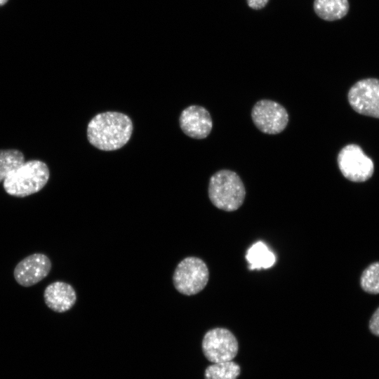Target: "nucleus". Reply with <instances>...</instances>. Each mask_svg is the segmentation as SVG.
Here are the masks:
<instances>
[{"instance_id":"f257e3e1","label":"nucleus","mask_w":379,"mask_h":379,"mask_svg":"<svg viewBox=\"0 0 379 379\" xmlns=\"http://www.w3.org/2000/svg\"><path fill=\"white\" fill-rule=\"evenodd\" d=\"M133 132L131 119L125 114L105 112L96 114L88 124L89 142L103 151H113L124 146Z\"/></svg>"},{"instance_id":"f03ea898","label":"nucleus","mask_w":379,"mask_h":379,"mask_svg":"<svg viewBox=\"0 0 379 379\" xmlns=\"http://www.w3.org/2000/svg\"><path fill=\"white\" fill-rule=\"evenodd\" d=\"M47 164L40 160L25 161L4 180L6 192L11 196L25 197L42 190L48 181Z\"/></svg>"},{"instance_id":"7ed1b4c3","label":"nucleus","mask_w":379,"mask_h":379,"mask_svg":"<svg viewBox=\"0 0 379 379\" xmlns=\"http://www.w3.org/2000/svg\"><path fill=\"white\" fill-rule=\"evenodd\" d=\"M245 196L244 185L235 172L221 170L211 177L208 197L218 208L225 211H236L243 204Z\"/></svg>"},{"instance_id":"20e7f679","label":"nucleus","mask_w":379,"mask_h":379,"mask_svg":"<svg viewBox=\"0 0 379 379\" xmlns=\"http://www.w3.org/2000/svg\"><path fill=\"white\" fill-rule=\"evenodd\" d=\"M209 272L206 264L197 257H187L177 265L173 281L175 289L182 294L193 295L206 286Z\"/></svg>"},{"instance_id":"39448f33","label":"nucleus","mask_w":379,"mask_h":379,"mask_svg":"<svg viewBox=\"0 0 379 379\" xmlns=\"http://www.w3.org/2000/svg\"><path fill=\"white\" fill-rule=\"evenodd\" d=\"M337 161L343 175L352 182H365L374 173L372 159L356 144H350L342 148L338 153Z\"/></svg>"},{"instance_id":"423d86ee","label":"nucleus","mask_w":379,"mask_h":379,"mask_svg":"<svg viewBox=\"0 0 379 379\" xmlns=\"http://www.w3.org/2000/svg\"><path fill=\"white\" fill-rule=\"evenodd\" d=\"M238 348L236 337L225 328L211 329L203 338L204 354L213 364L232 361L237 356Z\"/></svg>"},{"instance_id":"0eeeda50","label":"nucleus","mask_w":379,"mask_h":379,"mask_svg":"<svg viewBox=\"0 0 379 379\" xmlns=\"http://www.w3.org/2000/svg\"><path fill=\"white\" fill-rule=\"evenodd\" d=\"M348 102L357 113L379 119V79L358 81L349 90Z\"/></svg>"},{"instance_id":"6e6552de","label":"nucleus","mask_w":379,"mask_h":379,"mask_svg":"<svg viewBox=\"0 0 379 379\" xmlns=\"http://www.w3.org/2000/svg\"><path fill=\"white\" fill-rule=\"evenodd\" d=\"M255 126L267 134H277L286 127L288 114L286 109L275 101L261 100L253 106L251 112Z\"/></svg>"},{"instance_id":"1a4fd4ad","label":"nucleus","mask_w":379,"mask_h":379,"mask_svg":"<svg viewBox=\"0 0 379 379\" xmlns=\"http://www.w3.org/2000/svg\"><path fill=\"white\" fill-rule=\"evenodd\" d=\"M51 269V262L48 257L36 253L20 261L14 269L13 275L18 284L29 287L44 279Z\"/></svg>"},{"instance_id":"9d476101","label":"nucleus","mask_w":379,"mask_h":379,"mask_svg":"<svg viewBox=\"0 0 379 379\" xmlns=\"http://www.w3.org/2000/svg\"><path fill=\"white\" fill-rule=\"evenodd\" d=\"M179 122L183 133L196 139L206 138L213 127L210 113L206 108L199 105H191L183 109Z\"/></svg>"},{"instance_id":"9b49d317","label":"nucleus","mask_w":379,"mask_h":379,"mask_svg":"<svg viewBox=\"0 0 379 379\" xmlns=\"http://www.w3.org/2000/svg\"><path fill=\"white\" fill-rule=\"evenodd\" d=\"M46 305L53 311L62 313L70 310L77 300L73 287L63 281L49 284L44 293Z\"/></svg>"},{"instance_id":"f8f14e48","label":"nucleus","mask_w":379,"mask_h":379,"mask_svg":"<svg viewBox=\"0 0 379 379\" xmlns=\"http://www.w3.org/2000/svg\"><path fill=\"white\" fill-rule=\"evenodd\" d=\"M314 9L317 15L327 21L343 18L349 11L348 0H314Z\"/></svg>"},{"instance_id":"ddd939ff","label":"nucleus","mask_w":379,"mask_h":379,"mask_svg":"<svg viewBox=\"0 0 379 379\" xmlns=\"http://www.w3.org/2000/svg\"><path fill=\"white\" fill-rule=\"evenodd\" d=\"M246 258L250 270L267 269L276 261L274 254L262 241L255 243L248 248Z\"/></svg>"},{"instance_id":"4468645a","label":"nucleus","mask_w":379,"mask_h":379,"mask_svg":"<svg viewBox=\"0 0 379 379\" xmlns=\"http://www.w3.org/2000/svg\"><path fill=\"white\" fill-rule=\"evenodd\" d=\"M25 162L23 153L16 149H0V182Z\"/></svg>"},{"instance_id":"2eb2a0df","label":"nucleus","mask_w":379,"mask_h":379,"mask_svg":"<svg viewBox=\"0 0 379 379\" xmlns=\"http://www.w3.org/2000/svg\"><path fill=\"white\" fill-rule=\"evenodd\" d=\"M239 366L232 361L213 363L204 372L205 379H237L240 374Z\"/></svg>"},{"instance_id":"dca6fc26","label":"nucleus","mask_w":379,"mask_h":379,"mask_svg":"<svg viewBox=\"0 0 379 379\" xmlns=\"http://www.w3.org/2000/svg\"><path fill=\"white\" fill-rule=\"evenodd\" d=\"M361 288L370 294L379 293V262L370 264L361 273Z\"/></svg>"},{"instance_id":"f3484780","label":"nucleus","mask_w":379,"mask_h":379,"mask_svg":"<svg viewBox=\"0 0 379 379\" xmlns=\"http://www.w3.org/2000/svg\"><path fill=\"white\" fill-rule=\"evenodd\" d=\"M368 328L373 335L379 337V307L372 314L369 320Z\"/></svg>"},{"instance_id":"a211bd4d","label":"nucleus","mask_w":379,"mask_h":379,"mask_svg":"<svg viewBox=\"0 0 379 379\" xmlns=\"http://www.w3.org/2000/svg\"><path fill=\"white\" fill-rule=\"evenodd\" d=\"M269 0H247L249 7L253 9H260L265 6Z\"/></svg>"},{"instance_id":"6ab92c4d","label":"nucleus","mask_w":379,"mask_h":379,"mask_svg":"<svg viewBox=\"0 0 379 379\" xmlns=\"http://www.w3.org/2000/svg\"><path fill=\"white\" fill-rule=\"evenodd\" d=\"M8 0H0V5H3L5 3H6Z\"/></svg>"}]
</instances>
